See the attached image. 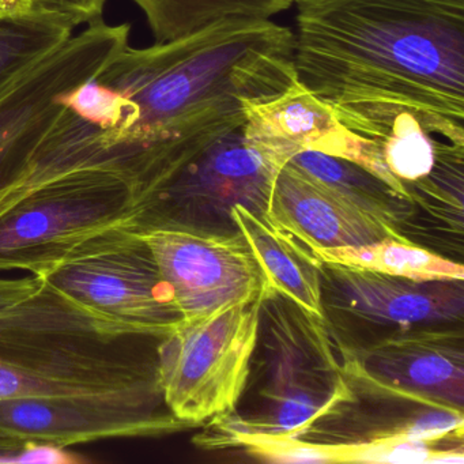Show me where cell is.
Wrapping results in <instances>:
<instances>
[{
    "mask_svg": "<svg viewBox=\"0 0 464 464\" xmlns=\"http://www.w3.org/2000/svg\"><path fill=\"white\" fill-rule=\"evenodd\" d=\"M130 31L129 24H89L0 88V191L25 172L66 111L64 96L94 80L129 45Z\"/></svg>",
    "mask_w": 464,
    "mask_h": 464,
    "instance_id": "52a82bcc",
    "label": "cell"
},
{
    "mask_svg": "<svg viewBox=\"0 0 464 464\" xmlns=\"http://www.w3.org/2000/svg\"><path fill=\"white\" fill-rule=\"evenodd\" d=\"M183 319L265 300L271 290L243 236L156 227L140 232Z\"/></svg>",
    "mask_w": 464,
    "mask_h": 464,
    "instance_id": "ba28073f",
    "label": "cell"
},
{
    "mask_svg": "<svg viewBox=\"0 0 464 464\" xmlns=\"http://www.w3.org/2000/svg\"><path fill=\"white\" fill-rule=\"evenodd\" d=\"M43 279L137 335L161 339L183 320L169 284L131 224L81 241Z\"/></svg>",
    "mask_w": 464,
    "mask_h": 464,
    "instance_id": "8992f818",
    "label": "cell"
},
{
    "mask_svg": "<svg viewBox=\"0 0 464 464\" xmlns=\"http://www.w3.org/2000/svg\"><path fill=\"white\" fill-rule=\"evenodd\" d=\"M34 9V0H0V15L2 17L25 14Z\"/></svg>",
    "mask_w": 464,
    "mask_h": 464,
    "instance_id": "603a6c76",
    "label": "cell"
},
{
    "mask_svg": "<svg viewBox=\"0 0 464 464\" xmlns=\"http://www.w3.org/2000/svg\"><path fill=\"white\" fill-rule=\"evenodd\" d=\"M240 444L263 460L276 463H333L327 445L308 444L298 439H276L237 431Z\"/></svg>",
    "mask_w": 464,
    "mask_h": 464,
    "instance_id": "d6986e66",
    "label": "cell"
},
{
    "mask_svg": "<svg viewBox=\"0 0 464 464\" xmlns=\"http://www.w3.org/2000/svg\"><path fill=\"white\" fill-rule=\"evenodd\" d=\"M319 270L324 308L369 325L401 331L463 316V282H417L335 263L319 262Z\"/></svg>",
    "mask_w": 464,
    "mask_h": 464,
    "instance_id": "8fae6325",
    "label": "cell"
},
{
    "mask_svg": "<svg viewBox=\"0 0 464 464\" xmlns=\"http://www.w3.org/2000/svg\"><path fill=\"white\" fill-rule=\"evenodd\" d=\"M265 217L309 251L404 238L395 222L360 208L290 164L276 176Z\"/></svg>",
    "mask_w": 464,
    "mask_h": 464,
    "instance_id": "4fadbf2b",
    "label": "cell"
},
{
    "mask_svg": "<svg viewBox=\"0 0 464 464\" xmlns=\"http://www.w3.org/2000/svg\"><path fill=\"white\" fill-rule=\"evenodd\" d=\"M434 442L379 437L361 444L328 445L334 463H463L461 448L439 450Z\"/></svg>",
    "mask_w": 464,
    "mask_h": 464,
    "instance_id": "ac0fdd59",
    "label": "cell"
},
{
    "mask_svg": "<svg viewBox=\"0 0 464 464\" xmlns=\"http://www.w3.org/2000/svg\"><path fill=\"white\" fill-rule=\"evenodd\" d=\"M287 164L330 187L360 208L395 224H398V208L409 206L410 199L396 194L384 181L347 160L306 150L293 156Z\"/></svg>",
    "mask_w": 464,
    "mask_h": 464,
    "instance_id": "2e32d148",
    "label": "cell"
},
{
    "mask_svg": "<svg viewBox=\"0 0 464 464\" xmlns=\"http://www.w3.org/2000/svg\"><path fill=\"white\" fill-rule=\"evenodd\" d=\"M34 7L61 15L74 26L102 18L107 0H34Z\"/></svg>",
    "mask_w": 464,
    "mask_h": 464,
    "instance_id": "44dd1931",
    "label": "cell"
},
{
    "mask_svg": "<svg viewBox=\"0 0 464 464\" xmlns=\"http://www.w3.org/2000/svg\"><path fill=\"white\" fill-rule=\"evenodd\" d=\"M96 80L115 97L112 121L96 130L64 111L48 134L72 169L111 165L131 175L246 121L244 102L295 80V32L273 20H225L151 47L127 45Z\"/></svg>",
    "mask_w": 464,
    "mask_h": 464,
    "instance_id": "6da1fadb",
    "label": "cell"
},
{
    "mask_svg": "<svg viewBox=\"0 0 464 464\" xmlns=\"http://www.w3.org/2000/svg\"><path fill=\"white\" fill-rule=\"evenodd\" d=\"M88 459L67 448L0 436V464H81Z\"/></svg>",
    "mask_w": 464,
    "mask_h": 464,
    "instance_id": "ffe728a7",
    "label": "cell"
},
{
    "mask_svg": "<svg viewBox=\"0 0 464 464\" xmlns=\"http://www.w3.org/2000/svg\"><path fill=\"white\" fill-rule=\"evenodd\" d=\"M325 320L271 293L262 301L257 346L262 347L259 407L236 431L300 439L354 398L346 362Z\"/></svg>",
    "mask_w": 464,
    "mask_h": 464,
    "instance_id": "3957f363",
    "label": "cell"
},
{
    "mask_svg": "<svg viewBox=\"0 0 464 464\" xmlns=\"http://www.w3.org/2000/svg\"><path fill=\"white\" fill-rule=\"evenodd\" d=\"M350 382L426 407H463L464 353L460 333L407 328L346 355Z\"/></svg>",
    "mask_w": 464,
    "mask_h": 464,
    "instance_id": "30bf717a",
    "label": "cell"
},
{
    "mask_svg": "<svg viewBox=\"0 0 464 464\" xmlns=\"http://www.w3.org/2000/svg\"><path fill=\"white\" fill-rule=\"evenodd\" d=\"M262 301L183 319L159 339L157 379L179 420L198 423L235 411L248 385Z\"/></svg>",
    "mask_w": 464,
    "mask_h": 464,
    "instance_id": "5b68a950",
    "label": "cell"
},
{
    "mask_svg": "<svg viewBox=\"0 0 464 464\" xmlns=\"http://www.w3.org/2000/svg\"><path fill=\"white\" fill-rule=\"evenodd\" d=\"M320 263L376 271L417 282H463L460 263L414 246L406 238H385L362 246L314 249Z\"/></svg>",
    "mask_w": 464,
    "mask_h": 464,
    "instance_id": "9a60e30c",
    "label": "cell"
},
{
    "mask_svg": "<svg viewBox=\"0 0 464 464\" xmlns=\"http://www.w3.org/2000/svg\"><path fill=\"white\" fill-rule=\"evenodd\" d=\"M45 281L39 276L7 279L0 278V311L20 305L44 287Z\"/></svg>",
    "mask_w": 464,
    "mask_h": 464,
    "instance_id": "7402d4cb",
    "label": "cell"
},
{
    "mask_svg": "<svg viewBox=\"0 0 464 464\" xmlns=\"http://www.w3.org/2000/svg\"><path fill=\"white\" fill-rule=\"evenodd\" d=\"M135 183L115 167L56 176L0 210V271L43 278L81 241L131 224Z\"/></svg>",
    "mask_w": 464,
    "mask_h": 464,
    "instance_id": "277c9868",
    "label": "cell"
},
{
    "mask_svg": "<svg viewBox=\"0 0 464 464\" xmlns=\"http://www.w3.org/2000/svg\"><path fill=\"white\" fill-rule=\"evenodd\" d=\"M161 403L160 393L0 399V436L70 448L162 436L188 425Z\"/></svg>",
    "mask_w": 464,
    "mask_h": 464,
    "instance_id": "9c48e42d",
    "label": "cell"
},
{
    "mask_svg": "<svg viewBox=\"0 0 464 464\" xmlns=\"http://www.w3.org/2000/svg\"><path fill=\"white\" fill-rule=\"evenodd\" d=\"M0 18H4V17H2V15H0Z\"/></svg>",
    "mask_w": 464,
    "mask_h": 464,
    "instance_id": "cb8c5ba5",
    "label": "cell"
},
{
    "mask_svg": "<svg viewBox=\"0 0 464 464\" xmlns=\"http://www.w3.org/2000/svg\"><path fill=\"white\" fill-rule=\"evenodd\" d=\"M74 28L66 18L39 9L0 18V88L63 44Z\"/></svg>",
    "mask_w": 464,
    "mask_h": 464,
    "instance_id": "e0dca14e",
    "label": "cell"
},
{
    "mask_svg": "<svg viewBox=\"0 0 464 464\" xmlns=\"http://www.w3.org/2000/svg\"><path fill=\"white\" fill-rule=\"evenodd\" d=\"M246 132L252 140L290 161L312 150L360 165L382 179L384 168L368 138L347 129L331 105L300 81L276 96L244 102Z\"/></svg>",
    "mask_w": 464,
    "mask_h": 464,
    "instance_id": "7c38bea8",
    "label": "cell"
},
{
    "mask_svg": "<svg viewBox=\"0 0 464 464\" xmlns=\"http://www.w3.org/2000/svg\"><path fill=\"white\" fill-rule=\"evenodd\" d=\"M297 80L333 110L399 108L464 143V0H295Z\"/></svg>",
    "mask_w": 464,
    "mask_h": 464,
    "instance_id": "7a4b0ae2",
    "label": "cell"
},
{
    "mask_svg": "<svg viewBox=\"0 0 464 464\" xmlns=\"http://www.w3.org/2000/svg\"><path fill=\"white\" fill-rule=\"evenodd\" d=\"M233 224L248 244L271 292L327 319L319 262L297 238L241 205L229 208Z\"/></svg>",
    "mask_w": 464,
    "mask_h": 464,
    "instance_id": "5bb4252c",
    "label": "cell"
}]
</instances>
